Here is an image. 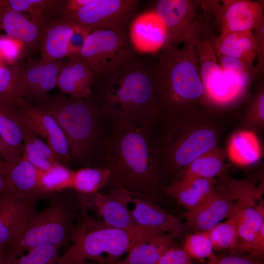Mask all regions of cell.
Masks as SVG:
<instances>
[{
  "label": "cell",
  "mask_w": 264,
  "mask_h": 264,
  "mask_svg": "<svg viewBox=\"0 0 264 264\" xmlns=\"http://www.w3.org/2000/svg\"><path fill=\"white\" fill-rule=\"evenodd\" d=\"M237 117L227 108L216 106L159 116L164 130L158 139H153L158 176L162 170L177 176L198 157L219 146Z\"/></svg>",
  "instance_id": "obj_1"
},
{
  "label": "cell",
  "mask_w": 264,
  "mask_h": 264,
  "mask_svg": "<svg viewBox=\"0 0 264 264\" xmlns=\"http://www.w3.org/2000/svg\"><path fill=\"white\" fill-rule=\"evenodd\" d=\"M90 101L105 118L152 129L160 106L153 63L136 57L95 76Z\"/></svg>",
  "instance_id": "obj_2"
},
{
  "label": "cell",
  "mask_w": 264,
  "mask_h": 264,
  "mask_svg": "<svg viewBox=\"0 0 264 264\" xmlns=\"http://www.w3.org/2000/svg\"><path fill=\"white\" fill-rule=\"evenodd\" d=\"M106 160L117 187L145 196L159 184L152 129L111 121Z\"/></svg>",
  "instance_id": "obj_3"
},
{
  "label": "cell",
  "mask_w": 264,
  "mask_h": 264,
  "mask_svg": "<svg viewBox=\"0 0 264 264\" xmlns=\"http://www.w3.org/2000/svg\"><path fill=\"white\" fill-rule=\"evenodd\" d=\"M160 106L159 116L216 106L200 75L195 44L166 45L153 62Z\"/></svg>",
  "instance_id": "obj_4"
},
{
  "label": "cell",
  "mask_w": 264,
  "mask_h": 264,
  "mask_svg": "<svg viewBox=\"0 0 264 264\" xmlns=\"http://www.w3.org/2000/svg\"><path fill=\"white\" fill-rule=\"evenodd\" d=\"M163 231L137 226L129 229L111 227L91 218L84 211L70 228L72 244L59 257L58 264L89 261L97 264H116L134 246Z\"/></svg>",
  "instance_id": "obj_5"
},
{
  "label": "cell",
  "mask_w": 264,
  "mask_h": 264,
  "mask_svg": "<svg viewBox=\"0 0 264 264\" xmlns=\"http://www.w3.org/2000/svg\"><path fill=\"white\" fill-rule=\"evenodd\" d=\"M35 105L58 123L67 141L71 162L90 164L102 140L105 118L97 106L90 100L63 93Z\"/></svg>",
  "instance_id": "obj_6"
},
{
  "label": "cell",
  "mask_w": 264,
  "mask_h": 264,
  "mask_svg": "<svg viewBox=\"0 0 264 264\" xmlns=\"http://www.w3.org/2000/svg\"><path fill=\"white\" fill-rule=\"evenodd\" d=\"M71 218L67 207L60 200H53L44 210H35L16 237L5 247V255L18 256L40 245L60 248L70 235Z\"/></svg>",
  "instance_id": "obj_7"
},
{
  "label": "cell",
  "mask_w": 264,
  "mask_h": 264,
  "mask_svg": "<svg viewBox=\"0 0 264 264\" xmlns=\"http://www.w3.org/2000/svg\"><path fill=\"white\" fill-rule=\"evenodd\" d=\"M220 178L221 185L231 193L235 201L232 215L237 222L238 239L231 252L250 255L254 241L264 225L262 191L250 182L236 180L225 174Z\"/></svg>",
  "instance_id": "obj_8"
},
{
  "label": "cell",
  "mask_w": 264,
  "mask_h": 264,
  "mask_svg": "<svg viewBox=\"0 0 264 264\" xmlns=\"http://www.w3.org/2000/svg\"><path fill=\"white\" fill-rule=\"evenodd\" d=\"M83 61L95 76L116 69L136 57L126 31L93 30L75 56Z\"/></svg>",
  "instance_id": "obj_9"
},
{
  "label": "cell",
  "mask_w": 264,
  "mask_h": 264,
  "mask_svg": "<svg viewBox=\"0 0 264 264\" xmlns=\"http://www.w3.org/2000/svg\"><path fill=\"white\" fill-rule=\"evenodd\" d=\"M204 7V13L199 14L201 0H156L154 10L165 26L166 45L195 44L203 32L211 28L210 14Z\"/></svg>",
  "instance_id": "obj_10"
},
{
  "label": "cell",
  "mask_w": 264,
  "mask_h": 264,
  "mask_svg": "<svg viewBox=\"0 0 264 264\" xmlns=\"http://www.w3.org/2000/svg\"><path fill=\"white\" fill-rule=\"evenodd\" d=\"M211 29L203 32L195 43L200 75L207 96L215 106L227 108L242 95L224 74L214 50Z\"/></svg>",
  "instance_id": "obj_11"
},
{
  "label": "cell",
  "mask_w": 264,
  "mask_h": 264,
  "mask_svg": "<svg viewBox=\"0 0 264 264\" xmlns=\"http://www.w3.org/2000/svg\"><path fill=\"white\" fill-rule=\"evenodd\" d=\"M140 1L91 0L68 18L92 30L109 28L126 31Z\"/></svg>",
  "instance_id": "obj_12"
},
{
  "label": "cell",
  "mask_w": 264,
  "mask_h": 264,
  "mask_svg": "<svg viewBox=\"0 0 264 264\" xmlns=\"http://www.w3.org/2000/svg\"><path fill=\"white\" fill-rule=\"evenodd\" d=\"M20 120L37 136L44 138L56 161L68 167L71 163L66 137L56 119L32 103L18 100L15 103Z\"/></svg>",
  "instance_id": "obj_13"
},
{
  "label": "cell",
  "mask_w": 264,
  "mask_h": 264,
  "mask_svg": "<svg viewBox=\"0 0 264 264\" xmlns=\"http://www.w3.org/2000/svg\"><path fill=\"white\" fill-rule=\"evenodd\" d=\"M116 195L126 204H132L129 211L138 226L157 229L180 239L189 228L181 220L165 211L143 195L120 187L115 190Z\"/></svg>",
  "instance_id": "obj_14"
},
{
  "label": "cell",
  "mask_w": 264,
  "mask_h": 264,
  "mask_svg": "<svg viewBox=\"0 0 264 264\" xmlns=\"http://www.w3.org/2000/svg\"><path fill=\"white\" fill-rule=\"evenodd\" d=\"M209 10L221 34L252 31L264 22V5L259 2L209 0Z\"/></svg>",
  "instance_id": "obj_15"
},
{
  "label": "cell",
  "mask_w": 264,
  "mask_h": 264,
  "mask_svg": "<svg viewBox=\"0 0 264 264\" xmlns=\"http://www.w3.org/2000/svg\"><path fill=\"white\" fill-rule=\"evenodd\" d=\"M65 60L46 62L28 57L20 81L18 98L36 105L45 102L49 92L57 85Z\"/></svg>",
  "instance_id": "obj_16"
},
{
  "label": "cell",
  "mask_w": 264,
  "mask_h": 264,
  "mask_svg": "<svg viewBox=\"0 0 264 264\" xmlns=\"http://www.w3.org/2000/svg\"><path fill=\"white\" fill-rule=\"evenodd\" d=\"M235 199L223 186L215 187L212 194L196 209L183 215L186 224L195 232L208 231L225 218L231 217Z\"/></svg>",
  "instance_id": "obj_17"
},
{
  "label": "cell",
  "mask_w": 264,
  "mask_h": 264,
  "mask_svg": "<svg viewBox=\"0 0 264 264\" xmlns=\"http://www.w3.org/2000/svg\"><path fill=\"white\" fill-rule=\"evenodd\" d=\"M129 38L133 49L143 53L161 50L167 43L165 26L154 10L143 13L131 23Z\"/></svg>",
  "instance_id": "obj_18"
},
{
  "label": "cell",
  "mask_w": 264,
  "mask_h": 264,
  "mask_svg": "<svg viewBox=\"0 0 264 264\" xmlns=\"http://www.w3.org/2000/svg\"><path fill=\"white\" fill-rule=\"evenodd\" d=\"M0 25L8 36L23 43L26 53L40 45L45 25H42L0 1Z\"/></svg>",
  "instance_id": "obj_19"
},
{
  "label": "cell",
  "mask_w": 264,
  "mask_h": 264,
  "mask_svg": "<svg viewBox=\"0 0 264 264\" xmlns=\"http://www.w3.org/2000/svg\"><path fill=\"white\" fill-rule=\"evenodd\" d=\"M35 203L12 195L0 196V247H5L16 237L36 210Z\"/></svg>",
  "instance_id": "obj_20"
},
{
  "label": "cell",
  "mask_w": 264,
  "mask_h": 264,
  "mask_svg": "<svg viewBox=\"0 0 264 264\" xmlns=\"http://www.w3.org/2000/svg\"><path fill=\"white\" fill-rule=\"evenodd\" d=\"M10 194L24 200L35 202L44 195L38 183V170L21 157L16 161H4Z\"/></svg>",
  "instance_id": "obj_21"
},
{
  "label": "cell",
  "mask_w": 264,
  "mask_h": 264,
  "mask_svg": "<svg viewBox=\"0 0 264 264\" xmlns=\"http://www.w3.org/2000/svg\"><path fill=\"white\" fill-rule=\"evenodd\" d=\"M76 24L71 19L62 17L44 26L40 45L43 60L50 62L68 58V42Z\"/></svg>",
  "instance_id": "obj_22"
},
{
  "label": "cell",
  "mask_w": 264,
  "mask_h": 264,
  "mask_svg": "<svg viewBox=\"0 0 264 264\" xmlns=\"http://www.w3.org/2000/svg\"><path fill=\"white\" fill-rule=\"evenodd\" d=\"M94 82L91 70L81 60L70 57L59 73L57 86L64 94L90 100Z\"/></svg>",
  "instance_id": "obj_23"
},
{
  "label": "cell",
  "mask_w": 264,
  "mask_h": 264,
  "mask_svg": "<svg viewBox=\"0 0 264 264\" xmlns=\"http://www.w3.org/2000/svg\"><path fill=\"white\" fill-rule=\"evenodd\" d=\"M84 196L106 225L121 229L138 226L133 221L127 205L112 192L108 195L98 192Z\"/></svg>",
  "instance_id": "obj_24"
},
{
  "label": "cell",
  "mask_w": 264,
  "mask_h": 264,
  "mask_svg": "<svg viewBox=\"0 0 264 264\" xmlns=\"http://www.w3.org/2000/svg\"><path fill=\"white\" fill-rule=\"evenodd\" d=\"M215 183V179L186 178L176 179L162 189L188 211H191L212 194Z\"/></svg>",
  "instance_id": "obj_25"
},
{
  "label": "cell",
  "mask_w": 264,
  "mask_h": 264,
  "mask_svg": "<svg viewBox=\"0 0 264 264\" xmlns=\"http://www.w3.org/2000/svg\"><path fill=\"white\" fill-rule=\"evenodd\" d=\"M212 42L217 56L232 57L254 65L256 55L252 31L213 35Z\"/></svg>",
  "instance_id": "obj_26"
},
{
  "label": "cell",
  "mask_w": 264,
  "mask_h": 264,
  "mask_svg": "<svg viewBox=\"0 0 264 264\" xmlns=\"http://www.w3.org/2000/svg\"><path fill=\"white\" fill-rule=\"evenodd\" d=\"M8 7L28 14L31 20L42 25L64 17L65 0H3Z\"/></svg>",
  "instance_id": "obj_27"
},
{
  "label": "cell",
  "mask_w": 264,
  "mask_h": 264,
  "mask_svg": "<svg viewBox=\"0 0 264 264\" xmlns=\"http://www.w3.org/2000/svg\"><path fill=\"white\" fill-rule=\"evenodd\" d=\"M174 239L166 233L151 237L134 246L116 264H154L174 243Z\"/></svg>",
  "instance_id": "obj_28"
},
{
  "label": "cell",
  "mask_w": 264,
  "mask_h": 264,
  "mask_svg": "<svg viewBox=\"0 0 264 264\" xmlns=\"http://www.w3.org/2000/svg\"><path fill=\"white\" fill-rule=\"evenodd\" d=\"M226 153L218 146L192 162L176 176L177 179L202 178L215 179L224 174Z\"/></svg>",
  "instance_id": "obj_29"
},
{
  "label": "cell",
  "mask_w": 264,
  "mask_h": 264,
  "mask_svg": "<svg viewBox=\"0 0 264 264\" xmlns=\"http://www.w3.org/2000/svg\"><path fill=\"white\" fill-rule=\"evenodd\" d=\"M20 122L23 139L21 157L38 170L45 171L49 169L57 163L52 151L46 143Z\"/></svg>",
  "instance_id": "obj_30"
},
{
  "label": "cell",
  "mask_w": 264,
  "mask_h": 264,
  "mask_svg": "<svg viewBox=\"0 0 264 264\" xmlns=\"http://www.w3.org/2000/svg\"><path fill=\"white\" fill-rule=\"evenodd\" d=\"M0 136L8 146L22 155L23 151L22 130L15 104H8L0 100Z\"/></svg>",
  "instance_id": "obj_31"
},
{
  "label": "cell",
  "mask_w": 264,
  "mask_h": 264,
  "mask_svg": "<svg viewBox=\"0 0 264 264\" xmlns=\"http://www.w3.org/2000/svg\"><path fill=\"white\" fill-rule=\"evenodd\" d=\"M242 131L261 133L264 129V85L261 83L247 101L239 118Z\"/></svg>",
  "instance_id": "obj_32"
},
{
  "label": "cell",
  "mask_w": 264,
  "mask_h": 264,
  "mask_svg": "<svg viewBox=\"0 0 264 264\" xmlns=\"http://www.w3.org/2000/svg\"><path fill=\"white\" fill-rule=\"evenodd\" d=\"M217 58L225 75L243 94L256 77L255 66L232 57L220 55Z\"/></svg>",
  "instance_id": "obj_33"
},
{
  "label": "cell",
  "mask_w": 264,
  "mask_h": 264,
  "mask_svg": "<svg viewBox=\"0 0 264 264\" xmlns=\"http://www.w3.org/2000/svg\"><path fill=\"white\" fill-rule=\"evenodd\" d=\"M111 171L106 168L86 167L74 172L71 188L81 195L98 192L110 179Z\"/></svg>",
  "instance_id": "obj_34"
},
{
  "label": "cell",
  "mask_w": 264,
  "mask_h": 264,
  "mask_svg": "<svg viewBox=\"0 0 264 264\" xmlns=\"http://www.w3.org/2000/svg\"><path fill=\"white\" fill-rule=\"evenodd\" d=\"M38 170V183L44 195L71 188L74 171L57 162L49 169Z\"/></svg>",
  "instance_id": "obj_35"
},
{
  "label": "cell",
  "mask_w": 264,
  "mask_h": 264,
  "mask_svg": "<svg viewBox=\"0 0 264 264\" xmlns=\"http://www.w3.org/2000/svg\"><path fill=\"white\" fill-rule=\"evenodd\" d=\"M22 57L10 66L0 67V100L14 104L18 100V90L24 66Z\"/></svg>",
  "instance_id": "obj_36"
},
{
  "label": "cell",
  "mask_w": 264,
  "mask_h": 264,
  "mask_svg": "<svg viewBox=\"0 0 264 264\" xmlns=\"http://www.w3.org/2000/svg\"><path fill=\"white\" fill-rule=\"evenodd\" d=\"M59 249L53 245L44 244L31 248L24 255L4 254L2 264H58Z\"/></svg>",
  "instance_id": "obj_37"
},
{
  "label": "cell",
  "mask_w": 264,
  "mask_h": 264,
  "mask_svg": "<svg viewBox=\"0 0 264 264\" xmlns=\"http://www.w3.org/2000/svg\"><path fill=\"white\" fill-rule=\"evenodd\" d=\"M214 250L229 249L236 246L238 239L236 219L234 215L220 222L208 231Z\"/></svg>",
  "instance_id": "obj_38"
},
{
  "label": "cell",
  "mask_w": 264,
  "mask_h": 264,
  "mask_svg": "<svg viewBox=\"0 0 264 264\" xmlns=\"http://www.w3.org/2000/svg\"><path fill=\"white\" fill-rule=\"evenodd\" d=\"M182 248L191 258L201 262H204L206 259H216L208 231L187 234L184 238Z\"/></svg>",
  "instance_id": "obj_39"
},
{
  "label": "cell",
  "mask_w": 264,
  "mask_h": 264,
  "mask_svg": "<svg viewBox=\"0 0 264 264\" xmlns=\"http://www.w3.org/2000/svg\"><path fill=\"white\" fill-rule=\"evenodd\" d=\"M25 48L21 41L9 36L0 37V59L12 65L25 56Z\"/></svg>",
  "instance_id": "obj_40"
},
{
  "label": "cell",
  "mask_w": 264,
  "mask_h": 264,
  "mask_svg": "<svg viewBox=\"0 0 264 264\" xmlns=\"http://www.w3.org/2000/svg\"><path fill=\"white\" fill-rule=\"evenodd\" d=\"M154 264H194V263L183 248L176 246L173 243Z\"/></svg>",
  "instance_id": "obj_41"
},
{
  "label": "cell",
  "mask_w": 264,
  "mask_h": 264,
  "mask_svg": "<svg viewBox=\"0 0 264 264\" xmlns=\"http://www.w3.org/2000/svg\"><path fill=\"white\" fill-rule=\"evenodd\" d=\"M92 30L89 27L76 23L68 42V57L75 56L79 53Z\"/></svg>",
  "instance_id": "obj_42"
},
{
  "label": "cell",
  "mask_w": 264,
  "mask_h": 264,
  "mask_svg": "<svg viewBox=\"0 0 264 264\" xmlns=\"http://www.w3.org/2000/svg\"><path fill=\"white\" fill-rule=\"evenodd\" d=\"M255 44V52L257 64L256 77L261 76L264 68V22L252 31Z\"/></svg>",
  "instance_id": "obj_43"
},
{
  "label": "cell",
  "mask_w": 264,
  "mask_h": 264,
  "mask_svg": "<svg viewBox=\"0 0 264 264\" xmlns=\"http://www.w3.org/2000/svg\"><path fill=\"white\" fill-rule=\"evenodd\" d=\"M217 262L218 264H264L263 259L239 253L217 256Z\"/></svg>",
  "instance_id": "obj_44"
},
{
  "label": "cell",
  "mask_w": 264,
  "mask_h": 264,
  "mask_svg": "<svg viewBox=\"0 0 264 264\" xmlns=\"http://www.w3.org/2000/svg\"><path fill=\"white\" fill-rule=\"evenodd\" d=\"M250 256L264 259V225L261 228L255 239Z\"/></svg>",
  "instance_id": "obj_45"
},
{
  "label": "cell",
  "mask_w": 264,
  "mask_h": 264,
  "mask_svg": "<svg viewBox=\"0 0 264 264\" xmlns=\"http://www.w3.org/2000/svg\"><path fill=\"white\" fill-rule=\"evenodd\" d=\"M21 157L17 152L11 149L0 136V158L4 161H16Z\"/></svg>",
  "instance_id": "obj_46"
},
{
  "label": "cell",
  "mask_w": 264,
  "mask_h": 264,
  "mask_svg": "<svg viewBox=\"0 0 264 264\" xmlns=\"http://www.w3.org/2000/svg\"><path fill=\"white\" fill-rule=\"evenodd\" d=\"M91 0H65L64 16L69 17L72 13L84 5L89 3Z\"/></svg>",
  "instance_id": "obj_47"
},
{
  "label": "cell",
  "mask_w": 264,
  "mask_h": 264,
  "mask_svg": "<svg viewBox=\"0 0 264 264\" xmlns=\"http://www.w3.org/2000/svg\"><path fill=\"white\" fill-rule=\"evenodd\" d=\"M4 195L10 194L4 169V161L0 158V196Z\"/></svg>",
  "instance_id": "obj_48"
},
{
  "label": "cell",
  "mask_w": 264,
  "mask_h": 264,
  "mask_svg": "<svg viewBox=\"0 0 264 264\" xmlns=\"http://www.w3.org/2000/svg\"><path fill=\"white\" fill-rule=\"evenodd\" d=\"M69 264H97V263L89 261H82L72 263Z\"/></svg>",
  "instance_id": "obj_49"
},
{
  "label": "cell",
  "mask_w": 264,
  "mask_h": 264,
  "mask_svg": "<svg viewBox=\"0 0 264 264\" xmlns=\"http://www.w3.org/2000/svg\"><path fill=\"white\" fill-rule=\"evenodd\" d=\"M4 257L3 248L0 247V264H2Z\"/></svg>",
  "instance_id": "obj_50"
},
{
  "label": "cell",
  "mask_w": 264,
  "mask_h": 264,
  "mask_svg": "<svg viewBox=\"0 0 264 264\" xmlns=\"http://www.w3.org/2000/svg\"><path fill=\"white\" fill-rule=\"evenodd\" d=\"M207 264H218L217 262V257L215 259H208V263Z\"/></svg>",
  "instance_id": "obj_51"
},
{
  "label": "cell",
  "mask_w": 264,
  "mask_h": 264,
  "mask_svg": "<svg viewBox=\"0 0 264 264\" xmlns=\"http://www.w3.org/2000/svg\"><path fill=\"white\" fill-rule=\"evenodd\" d=\"M2 61L0 60V67H2V66H3V65H2Z\"/></svg>",
  "instance_id": "obj_52"
}]
</instances>
